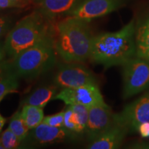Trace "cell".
Masks as SVG:
<instances>
[{
  "mask_svg": "<svg viewBox=\"0 0 149 149\" xmlns=\"http://www.w3.org/2000/svg\"><path fill=\"white\" fill-rule=\"evenodd\" d=\"M136 56L149 62V19L135 33Z\"/></svg>",
  "mask_w": 149,
  "mask_h": 149,
  "instance_id": "2e32d148",
  "label": "cell"
},
{
  "mask_svg": "<svg viewBox=\"0 0 149 149\" xmlns=\"http://www.w3.org/2000/svg\"><path fill=\"white\" fill-rule=\"evenodd\" d=\"M53 100L64 102L66 105L81 104L90 108L106 104L97 83H91L74 88H62Z\"/></svg>",
  "mask_w": 149,
  "mask_h": 149,
  "instance_id": "52a82bcc",
  "label": "cell"
},
{
  "mask_svg": "<svg viewBox=\"0 0 149 149\" xmlns=\"http://www.w3.org/2000/svg\"><path fill=\"white\" fill-rule=\"evenodd\" d=\"M55 34L43 39L7 62L19 79H33L51 69L56 63Z\"/></svg>",
  "mask_w": 149,
  "mask_h": 149,
  "instance_id": "277c9868",
  "label": "cell"
},
{
  "mask_svg": "<svg viewBox=\"0 0 149 149\" xmlns=\"http://www.w3.org/2000/svg\"><path fill=\"white\" fill-rule=\"evenodd\" d=\"M11 1L15 3L18 8H24L31 3V0H11Z\"/></svg>",
  "mask_w": 149,
  "mask_h": 149,
  "instance_id": "484cf974",
  "label": "cell"
},
{
  "mask_svg": "<svg viewBox=\"0 0 149 149\" xmlns=\"http://www.w3.org/2000/svg\"><path fill=\"white\" fill-rule=\"evenodd\" d=\"M115 118L129 133H137L141 123L149 122V91L126 105L120 113H115Z\"/></svg>",
  "mask_w": 149,
  "mask_h": 149,
  "instance_id": "ba28073f",
  "label": "cell"
},
{
  "mask_svg": "<svg viewBox=\"0 0 149 149\" xmlns=\"http://www.w3.org/2000/svg\"><path fill=\"white\" fill-rule=\"evenodd\" d=\"M19 86V78L17 77L7 62L0 63V100L9 93L16 92Z\"/></svg>",
  "mask_w": 149,
  "mask_h": 149,
  "instance_id": "5bb4252c",
  "label": "cell"
},
{
  "mask_svg": "<svg viewBox=\"0 0 149 149\" xmlns=\"http://www.w3.org/2000/svg\"><path fill=\"white\" fill-rule=\"evenodd\" d=\"M57 94V86H43L37 88L31 95H29L22 102V104H29L35 107L44 109L46 105Z\"/></svg>",
  "mask_w": 149,
  "mask_h": 149,
  "instance_id": "9a60e30c",
  "label": "cell"
},
{
  "mask_svg": "<svg viewBox=\"0 0 149 149\" xmlns=\"http://www.w3.org/2000/svg\"><path fill=\"white\" fill-rule=\"evenodd\" d=\"M11 26V22L8 18L0 17V38L8 33Z\"/></svg>",
  "mask_w": 149,
  "mask_h": 149,
  "instance_id": "603a6c76",
  "label": "cell"
},
{
  "mask_svg": "<svg viewBox=\"0 0 149 149\" xmlns=\"http://www.w3.org/2000/svg\"><path fill=\"white\" fill-rule=\"evenodd\" d=\"M93 37L88 22L68 16L55 29L56 52L64 62H84L89 59Z\"/></svg>",
  "mask_w": 149,
  "mask_h": 149,
  "instance_id": "7a4b0ae2",
  "label": "cell"
},
{
  "mask_svg": "<svg viewBox=\"0 0 149 149\" xmlns=\"http://www.w3.org/2000/svg\"><path fill=\"white\" fill-rule=\"evenodd\" d=\"M128 133V128L115 120L114 124L109 130L95 140L91 141L87 148L90 149L118 148L122 144Z\"/></svg>",
  "mask_w": 149,
  "mask_h": 149,
  "instance_id": "8fae6325",
  "label": "cell"
},
{
  "mask_svg": "<svg viewBox=\"0 0 149 149\" xmlns=\"http://www.w3.org/2000/svg\"><path fill=\"white\" fill-rule=\"evenodd\" d=\"M81 0H35L37 11L48 19L68 15Z\"/></svg>",
  "mask_w": 149,
  "mask_h": 149,
  "instance_id": "7c38bea8",
  "label": "cell"
},
{
  "mask_svg": "<svg viewBox=\"0 0 149 149\" xmlns=\"http://www.w3.org/2000/svg\"><path fill=\"white\" fill-rule=\"evenodd\" d=\"M20 113L22 119L30 130H32L40 125L44 118L43 109L29 104L23 105Z\"/></svg>",
  "mask_w": 149,
  "mask_h": 149,
  "instance_id": "e0dca14e",
  "label": "cell"
},
{
  "mask_svg": "<svg viewBox=\"0 0 149 149\" xmlns=\"http://www.w3.org/2000/svg\"><path fill=\"white\" fill-rule=\"evenodd\" d=\"M124 99H128L149 88V62L135 56L122 65Z\"/></svg>",
  "mask_w": 149,
  "mask_h": 149,
  "instance_id": "5b68a950",
  "label": "cell"
},
{
  "mask_svg": "<svg viewBox=\"0 0 149 149\" xmlns=\"http://www.w3.org/2000/svg\"><path fill=\"white\" fill-rule=\"evenodd\" d=\"M137 133L143 138L149 137V122L141 123L137 128Z\"/></svg>",
  "mask_w": 149,
  "mask_h": 149,
  "instance_id": "cb8c5ba5",
  "label": "cell"
},
{
  "mask_svg": "<svg viewBox=\"0 0 149 149\" xmlns=\"http://www.w3.org/2000/svg\"><path fill=\"white\" fill-rule=\"evenodd\" d=\"M18 8L15 3L11 0H0V8Z\"/></svg>",
  "mask_w": 149,
  "mask_h": 149,
  "instance_id": "d4e9b609",
  "label": "cell"
},
{
  "mask_svg": "<svg viewBox=\"0 0 149 149\" xmlns=\"http://www.w3.org/2000/svg\"><path fill=\"white\" fill-rule=\"evenodd\" d=\"M135 25L131 20L120 31L93 37L89 59L105 68L122 66L136 56Z\"/></svg>",
  "mask_w": 149,
  "mask_h": 149,
  "instance_id": "6da1fadb",
  "label": "cell"
},
{
  "mask_svg": "<svg viewBox=\"0 0 149 149\" xmlns=\"http://www.w3.org/2000/svg\"><path fill=\"white\" fill-rule=\"evenodd\" d=\"M49 20L37 10L24 17L6 35L3 46L6 55L13 57L55 34Z\"/></svg>",
  "mask_w": 149,
  "mask_h": 149,
  "instance_id": "3957f363",
  "label": "cell"
},
{
  "mask_svg": "<svg viewBox=\"0 0 149 149\" xmlns=\"http://www.w3.org/2000/svg\"><path fill=\"white\" fill-rule=\"evenodd\" d=\"M21 142L22 141L18 138L17 136L9 127L7 128L0 135V144L5 149L17 148Z\"/></svg>",
  "mask_w": 149,
  "mask_h": 149,
  "instance_id": "44dd1931",
  "label": "cell"
},
{
  "mask_svg": "<svg viewBox=\"0 0 149 149\" xmlns=\"http://www.w3.org/2000/svg\"><path fill=\"white\" fill-rule=\"evenodd\" d=\"M57 87L74 88L91 83H97L92 72L81 63L65 62L58 67L53 77Z\"/></svg>",
  "mask_w": 149,
  "mask_h": 149,
  "instance_id": "8992f818",
  "label": "cell"
},
{
  "mask_svg": "<svg viewBox=\"0 0 149 149\" xmlns=\"http://www.w3.org/2000/svg\"><path fill=\"white\" fill-rule=\"evenodd\" d=\"M72 135L63 127H55L44 123L32 129L31 137L37 144H47L64 141Z\"/></svg>",
  "mask_w": 149,
  "mask_h": 149,
  "instance_id": "4fadbf2b",
  "label": "cell"
},
{
  "mask_svg": "<svg viewBox=\"0 0 149 149\" xmlns=\"http://www.w3.org/2000/svg\"><path fill=\"white\" fill-rule=\"evenodd\" d=\"M64 111L56 113L55 115H48L44 117L43 123L55 127H63L64 126Z\"/></svg>",
  "mask_w": 149,
  "mask_h": 149,
  "instance_id": "7402d4cb",
  "label": "cell"
},
{
  "mask_svg": "<svg viewBox=\"0 0 149 149\" xmlns=\"http://www.w3.org/2000/svg\"><path fill=\"white\" fill-rule=\"evenodd\" d=\"M6 119L4 118V117L1 115V113H0V133H1L3 126H4V124H6Z\"/></svg>",
  "mask_w": 149,
  "mask_h": 149,
  "instance_id": "4316f807",
  "label": "cell"
},
{
  "mask_svg": "<svg viewBox=\"0 0 149 149\" xmlns=\"http://www.w3.org/2000/svg\"><path fill=\"white\" fill-rule=\"evenodd\" d=\"M123 0H83L67 15L89 22L122 6Z\"/></svg>",
  "mask_w": 149,
  "mask_h": 149,
  "instance_id": "9c48e42d",
  "label": "cell"
},
{
  "mask_svg": "<svg viewBox=\"0 0 149 149\" xmlns=\"http://www.w3.org/2000/svg\"><path fill=\"white\" fill-rule=\"evenodd\" d=\"M73 111L74 115L78 123L81 131L84 133L85 131L86 126L88 118V107L81 104H72L70 105Z\"/></svg>",
  "mask_w": 149,
  "mask_h": 149,
  "instance_id": "ffe728a7",
  "label": "cell"
},
{
  "mask_svg": "<svg viewBox=\"0 0 149 149\" xmlns=\"http://www.w3.org/2000/svg\"><path fill=\"white\" fill-rule=\"evenodd\" d=\"M8 127L17 136L21 141H23L28 137L30 129L22 119L20 111H17L13 115L9 122Z\"/></svg>",
  "mask_w": 149,
  "mask_h": 149,
  "instance_id": "ac0fdd59",
  "label": "cell"
},
{
  "mask_svg": "<svg viewBox=\"0 0 149 149\" xmlns=\"http://www.w3.org/2000/svg\"><path fill=\"white\" fill-rule=\"evenodd\" d=\"M68 106V107L64 111V120L63 128H64L71 135L82 133V132L80 130L79 125H78V123L76 120L71 107L70 105Z\"/></svg>",
  "mask_w": 149,
  "mask_h": 149,
  "instance_id": "d6986e66",
  "label": "cell"
},
{
  "mask_svg": "<svg viewBox=\"0 0 149 149\" xmlns=\"http://www.w3.org/2000/svg\"><path fill=\"white\" fill-rule=\"evenodd\" d=\"M115 122V113L107 104L90 107L84 131L87 138L91 142L95 140L109 130Z\"/></svg>",
  "mask_w": 149,
  "mask_h": 149,
  "instance_id": "30bf717a",
  "label": "cell"
},
{
  "mask_svg": "<svg viewBox=\"0 0 149 149\" xmlns=\"http://www.w3.org/2000/svg\"><path fill=\"white\" fill-rule=\"evenodd\" d=\"M4 51H3V48L1 47V45H0V63L1 61H3L4 60Z\"/></svg>",
  "mask_w": 149,
  "mask_h": 149,
  "instance_id": "83f0119b",
  "label": "cell"
}]
</instances>
